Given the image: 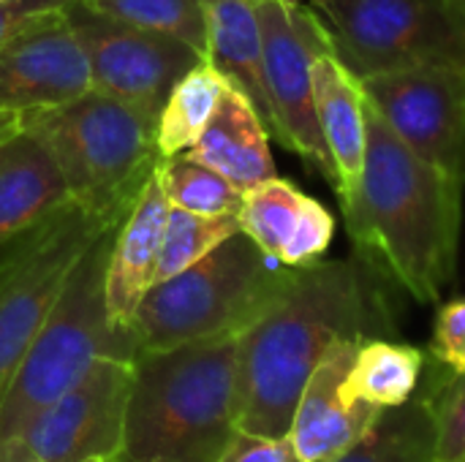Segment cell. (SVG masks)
I'll list each match as a JSON object with an SVG mask.
<instances>
[{
	"label": "cell",
	"mask_w": 465,
	"mask_h": 462,
	"mask_svg": "<svg viewBox=\"0 0 465 462\" xmlns=\"http://www.w3.org/2000/svg\"><path fill=\"white\" fill-rule=\"evenodd\" d=\"M114 229L101 234L65 280L52 313L0 387V449L22 428L76 387L101 357L134 359V332L117 329L106 313V261Z\"/></svg>",
	"instance_id": "cell-6"
},
{
	"label": "cell",
	"mask_w": 465,
	"mask_h": 462,
	"mask_svg": "<svg viewBox=\"0 0 465 462\" xmlns=\"http://www.w3.org/2000/svg\"><path fill=\"white\" fill-rule=\"evenodd\" d=\"M68 199L65 180L41 139L16 125L0 142V245L35 226Z\"/></svg>",
	"instance_id": "cell-19"
},
{
	"label": "cell",
	"mask_w": 465,
	"mask_h": 462,
	"mask_svg": "<svg viewBox=\"0 0 465 462\" xmlns=\"http://www.w3.org/2000/svg\"><path fill=\"white\" fill-rule=\"evenodd\" d=\"M134 359L101 357L63 398L35 414L3 449L0 462H87L114 457L123 441Z\"/></svg>",
	"instance_id": "cell-11"
},
{
	"label": "cell",
	"mask_w": 465,
	"mask_h": 462,
	"mask_svg": "<svg viewBox=\"0 0 465 462\" xmlns=\"http://www.w3.org/2000/svg\"><path fill=\"white\" fill-rule=\"evenodd\" d=\"M65 16L90 63V90L101 93L158 125L172 87L202 60L193 46L163 33H147L109 19L79 0Z\"/></svg>",
	"instance_id": "cell-10"
},
{
	"label": "cell",
	"mask_w": 465,
	"mask_h": 462,
	"mask_svg": "<svg viewBox=\"0 0 465 462\" xmlns=\"http://www.w3.org/2000/svg\"><path fill=\"white\" fill-rule=\"evenodd\" d=\"M436 414V455L433 462H465V376H450L430 395Z\"/></svg>",
	"instance_id": "cell-27"
},
{
	"label": "cell",
	"mask_w": 465,
	"mask_h": 462,
	"mask_svg": "<svg viewBox=\"0 0 465 462\" xmlns=\"http://www.w3.org/2000/svg\"><path fill=\"white\" fill-rule=\"evenodd\" d=\"M27 462H38V460H27Z\"/></svg>",
	"instance_id": "cell-36"
},
{
	"label": "cell",
	"mask_w": 465,
	"mask_h": 462,
	"mask_svg": "<svg viewBox=\"0 0 465 462\" xmlns=\"http://www.w3.org/2000/svg\"><path fill=\"white\" fill-rule=\"evenodd\" d=\"M226 79L207 63H196L169 93L158 125H155V144L161 158L188 152L193 142L207 128L218 101L226 90Z\"/></svg>",
	"instance_id": "cell-23"
},
{
	"label": "cell",
	"mask_w": 465,
	"mask_h": 462,
	"mask_svg": "<svg viewBox=\"0 0 465 462\" xmlns=\"http://www.w3.org/2000/svg\"><path fill=\"white\" fill-rule=\"evenodd\" d=\"M207 25V63L259 112L270 139H281L264 82L262 25L256 0H199Z\"/></svg>",
	"instance_id": "cell-18"
},
{
	"label": "cell",
	"mask_w": 465,
	"mask_h": 462,
	"mask_svg": "<svg viewBox=\"0 0 465 462\" xmlns=\"http://www.w3.org/2000/svg\"><path fill=\"white\" fill-rule=\"evenodd\" d=\"M428 351L450 376H465V297L439 308Z\"/></svg>",
	"instance_id": "cell-28"
},
{
	"label": "cell",
	"mask_w": 465,
	"mask_h": 462,
	"mask_svg": "<svg viewBox=\"0 0 465 462\" xmlns=\"http://www.w3.org/2000/svg\"><path fill=\"white\" fill-rule=\"evenodd\" d=\"M240 231L237 215H199L180 207H169L161 240V256L155 283L183 272L185 267L204 259L213 248Z\"/></svg>",
	"instance_id": "cell-26"
},
{
	"label": "cell",
	"mask_w": 465,
	"mask_h": 462,
	"mask_svg": "<svg viewBox=\"0 0 465 462\" xmlns=\"http://www.w3.org/2000/svg\"><path fill=\"white\" fill-rule=\"evenodd\" d=\"M106 231L112 229L65 202L0 245V387L44 327L79 259Z\"/></svg>",
	"instance_id": "cell-8"
},
{
	"label": "cell",
	"mask_w": 465,
	"mask_h": 462,
	"mask_svg": "<svg viewBox=\"0 0 465 462\" xmlns=\"http://www.w3.org/2000/svg\"><path fill=\"white\" fill-rule=\"evenodd\" d=\"M3 3H8V0H0V5H3Z\"/></svg>",
	"instance_id": "cell-35"
},
{
	"label": "cell",
	"mask_w": 465,
	"mask_h": 462,
	"mask_svg": "<svg viewBox=\"0 0 465 462\" xmlns=\"http://www.w3.org/2000/svg\"><path fill=\"white\" fill-rule=\"evenodd\" d=\"M332 54L362 82L381 74L465 65V11L455 0H316Z\"/></svg>",
	"instance_id": "cell-7"
},
{
	"label": "cell",
	"mask_w": 465,
	"mask_h": 462,
	"mask_svg": "<svg viewBox=\"0 0 465 462\" xmlns=\"http://www.w3.org/2000/svg\"><path fill=\"white\" fill-rule=\"evenodd\" d=\"M262 25L264 82L286 150L300 155L308 169L335 191L338 174L319 131L313 106V63L332 52L330 35L311 5L283 0H256Z\"/></svg>",
	"instance_id": "cell-9"
},
{
	"label": "cell",
	"mask_w": 465,
	"mask_h": 462,
	"mask_svg": "<svg viewBox=\"0 0 465 462\" xmlns=\"http://www.w3.org/2000/svg\"><path fill=\"white\" fill-rule=\"evenodd\" d=\"M218 462H300V455L289 433L262 436L237 430Z\"/></svg>",
	"instance_id": "cell-29"
},
{
	"label": "cell",
	"mask_w": 465,
	"mask_h": 462,
	"mask_svg": "<svg viewBox=\"0 0 465 462\" xmlns=\"http://www.w3.org/2000/svg\"><path fill=\"white\" fill-rule=\"evenodd\" d=\"M16 125H19V120H16V117H0V142H3V139L16 128Z\"/></svg>",
	"instance_id": "cell-31"
},
{
	"label": "cell",
	"mask_w": 465,
	"mask_h": 462,
	"mask_svg": "<svg viewBox=\"0 0 465 462\" xmlns=\"http://www.w3.org/2000/svg\"><path fill=\"white\" fill-rule=\"evenodd\" d=\"M237 221L270 259L294 270L319 261L335 237L332 212L278 174L245 191Z\"/></svg>",
	"instance_id": "cell-15"
},
{
	"label": "cell",
	"mask_w": 465,
	"mask_h": 462,
	"mask_svg": "<svg viewBox=\"0 0 465 462\" xmlns=\"http://www.w3.org/2000/svg\"><path fill=\"white\" fill-rule=\"evenodd\" d=\"M158 177L169 207L199 215H240L245 193L215 169L193 161L188 152L161 158Z\"/></svg>",
	"instance_id": "cell-24"
},
{
	"label": "cell",
	"mask_w": 465,
	"mask_h": 462,
	"mask_svg": "<svg viewBox=\"0 0 465 462\" xmlns=\"http://www.w3.org/2000/svg\"><path fill=\"white\" fill-rule=\"evenodd\" d=\"M371 270L365 259L300 267L281 300L240 335V430L289 433L297 400L327 351L338 340L390 327Z\"/></svg>",
	"instance_id": "cell-1"
},
{
	"label": "cell",
	"mask_w": 465,
	"mask_h": 462,
	"mask_svg": "<svg viewBox=\"0 0 465 462\" xmlns=\"http://www.w3.org/2000/svg\"><path fill=\"white\" fill-rule=\"evenodd\" d=\"M294 275V267L270 259L248 234L237 231L196 264L155 283L131 332L139 351L240 338L281 300Z\"/></svg>",
	"instance_id": "cell-5"
},
{
	"label": "cell",
	"mask_w": 465,
	"mask_h": 462,
	"mask_svg": "<svg viewBox=\"0 0 465 462\" xmlns=\"http://www.w3.org/2000/svg\"><path fill=\"white\" fill-rule=\"evenodd\" d=\"M313 106L322 139L332 158L338 204L354 191L368 150V98L362 82L332 54L324 52L313 63Z\"/></svg>",
	"instance_id": "cell-17"
},
{
	"label": "cell",
	"mask_w": 465,
	"mask_h": 462,
	"mask_svg": "<svg viewBox=\"0 0 465 462\" xmlns=\"http://www.w3.org/2000/svg\"><path fill=\"white\" fill-rule=\"evenodd\" d=\"M82 5L123 25L163 33L207 54V25L199 0H79Z\"/></svg>",
	"instance_id": "cell-25"
},
{
	"label": "cell",
	"mask_w": 465,
	"mask_h": 462,
	"mask_svg": "<svg viewBox=\"0 0 465 462\" xmlns=\"http://www.w3.org/2000/svg\"><path fill=\"white\" fill-rule=\"evenodd\" d=\"M362 90L417 158L465 185V65L381 74Z\"/></svg>",
	"instance_id": "cell-12"
},
{
	"label": "cell",
	"mask_w": 465,
	"mask_h": 462,
	"mask_svg": "<svg viewBox=\"0 0 465 462\" xmlns=\"http://www.w3.org/2000/svg\"><path fill=\"white\" fill-rule=\"evenodd\" d=\"M188 155L223 174L242 193L275 177L270 133L253 103L234 87L223 90L218 109Z\"/></svg>",
	"instance_id": "cell-20"
},
{
	"label": "cell",
	"mask_w": 465,
	"mask_h": 462,
	"mask_svg": "<svg viewBox=\"0 0 465 462\" xmlns=\"http://www.w3.org/2000/svg\"><path fill=\"white\" fill-rule=\"evenodd\" d=\"M360 340L362 338L338 340L319 362L297 400L289 436L300 462H330L338 457L381 414L360 400H351L346 392V378Z\"/></svg>",
	"instance_id": "cell-14"
},
{
	"label": "cell",
	"mask_w": 465,
	"mask_h": 462,
	"mask_svg": "<svg viewBox=\"0 0 465 462\" xmlns=\"http://www.w3.org/2000/svg\"><path fill=\"white\" fill-rule=\"evenodd\" d=\"M87 462H117L114 457H95V460H87Z\"/></svg>",
	"instance_id": "cell-33"
},
{
	"label": "cell",
	"mask_w": 465,
	"mask_h": 462,
	"mask_svg": "<svg viewBox=\"0 0 465 462\" xmlns=\"http://www.w3.org/2000/svg\"><path fill=\"white\" fill-rule=\"evenodd\" d=\"M425 370V351L381 335L362 338L346 378V392L376 411L409 403Z\"/></svg>",
	"instance_id": "cell-21"
},
{
	"label": "cell",
	"mask_w": 465,
	"mask_h": 462,
	"mask_svg": "<svg viewBox=\"0 0 465 462\" xmlns=\"http://www.w3.org/2000/svg\"><path fill=\"white\" fill-rule=\"evenodd\" d=\"M71 0H8L0 5V46L57 16Z\"/></svg>",
	"instance_id": "cell-30"
},
{
	"label": "cell",
	"mask_w": 465,
	"mask_h": 462,
	"mask_svg": "<svg viewBox=\"0 0 465 462\" xmlns=\"http://www.w3.org/2000/svg\"><path fill=\"white\" fill-rule=\"evenodd\" d=\"M283 3H294V5H313L316 0H283Z\"/></svg>",
	"instance_id": "cell-32"
},
{
	"label": "cell",
	"mask_w": 465,
	"mask_h": 462,
	"mask_svg": "<svg viewBox=\"0 0 465 462\" xmlns=\"http://www.w3.org/2000/svg\"><path fill=\"white\" fill-rule=\"evenodd\" d=\"M166 212H169V199L155 172L144 185V191L139 193L134 210L114 229V240L106 261V283H104L106 313L117 329L131 332V321L144 294L155 286Z\"/></svg>",
	"instance_id": "cell-16"
},
{
	"label": "cell",
	"mask_w": 465,
	"mask_h": 462,
	"mask_svg": "<svg viewBox=\"0 0 465 462\" xmlns=\"http://www.w3.org/2000/svg\"><path fill=\"white\" fill-rule=\"evenodd\" d=\"M463 191L417 158L368 101L365 163L341 212L357 253L420 305L441 302L455 283Z\"/></svg>",
	"instance_id": "cell-2"
},
{
	"label": "cell",
	"mask_w": 465,
	"mask_h": 462,
	"mask_svg": "<svg viewBox=\"0 0 465 462\" xmlns=\"http://www.w3.org/2000/svg\"><path fill=\"white\" fill-rule=\"evenodd\" d=\"M84 93L90 63L65 8L0 46V117L54 109Z\"/></svg>",
	"instance_id": "cell-13"
},
{
	"label": "cell",
	"mask_w": 465,
	"mask_h": 462,
	"mask_svg": "<svg viewBox=\"0 0 465 462\" xmlns=\"http://www.w3.org/2000/svg\"><path fill=\"white\" fill-rule=\"evenodd\" d=\"M52 152L68 199L106 229H117L158 172L155 123L101 95L16 117Z\"/></svg>",
	"instance_id": "cell-4"
},
{
	"label": "cell",
	"mask_w": 465,
	"mask_h": 462,
	"mask_svg": "<svg viewBox=\"0 0 465 462\" xmlns=\"http://www.w3.org/2000/svg\"><path fill=\"white\" fill-rule=\"evenodd\" d=\"M436 414L430 398L381 411L376 422L330 462H433Z\"/></svg>",
	"instance_id": "cell-22"
},
{
	"label": "cell",
	"mask_w": 465,
	"mask_h": 462,
	"mask_svg": "<svg viewBox=\"0 0 465 462\" xmlns=\"http://www.w3.org/2000/svg\"><path fill=\"white\" fill-rule=\"evenodd\" d=\"M240 338L134 357L117 462H218L237 425Z\"/></svg>",
	"instance_id": "cell-3"
},
{
	"label": "cell",
	"mask_w": 465,
	"mask_h": 462,
	"mask_svg": "<svg viewBox=\"0 0 465 462\" xmlns=\"http://www.w3.org/2000/svg\"><path fill=\"white\" fill-rule=\"evenodd\" d=\"M455 3H458V5H460V8L465 11V0H455Z\"/></svg>",
	"instance_id": "cell-34"
}]
</instances>
